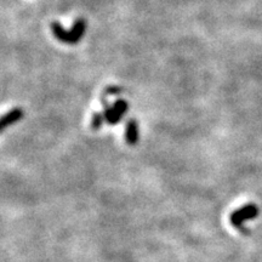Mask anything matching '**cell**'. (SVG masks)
Wrapping results in <instances>:
<instances>
[{"label": "cell", "instance_id": "obj_4", "mask_svg": "<svg viewBox=\"0 0 262 262\" xmlns=\"http://www.w3.org/2000/svg\"><path fill=\"white\" fill-rule=\"evenodd\" d=\"M71 33V44H75L81 39V37L84 35L85 33V22L83 18H78L75 21V24L72 28V31H70Z\"/></svg>", "mask_w": 262, "mask_h": 262}, {"label": "cell", "instance_id": "obj_8", "mask_svg": "<svg viewBox=\"0 0 262 262\" xmlns=\"http://www.w3.org/2000/svg\"><path fill=\"white\" fill-rule=\"evenodd\" d=\"M122 93H123V89L119 86H110L104 90V94L106 95H118Z\"/></svg>", "mask_w": 262, "mask_h": 262}, {"label": "cell", "instance_id": "obj_3", "mask_svg": "<svg viewBox=\"0 0 262 262\" xmlns=\"http://www.w3.org/2000/svg\"><path fill=\"white\" fill-rule=\"evenodd\" d=\"M125 139L129 145H135L137 141H139V124H137L136 120L131 119L126 124Z\"/></svg>", "mask_w": 262, "mask_h": 262}, {"label": "cell", "instance_id": "obj_2", "mask_svg": "<svg viewBox=\"0 0 262 262\" xmlns=\"http://www.w3.org/2000/svg\"><path fill=\"white\" fill-rule=\"evenodd\" d=\"M22 117H24V111H22L21 108H14V110L10 111L9 113H6L5 116L3 117L0 126H2V129L4 130L6 126L11 125V124H14L16 122H18L19 119H22Z\"/></svg>", "mask_w": 262, "mask_h": 262}, {"label": "cell", "instance_id": "obj_7", "mask_svg": "<svg viewBox=\"0 0 262 262\" xmlns=\"http://www.w3.org/2000/svg\"><path fill=\"white\" fill-rule=\"evenodd\" d=\"M103 119H104L103 114H101V113H95L94 114L93 123H91V124H93V127L95 130L100 129L101 125H102V123H103Z\"/></svg>", "mask_w": 262, "mask_h": 262}, {"label": "cell", "instance_id": "obj_1", "mask_svg": "<svg viewBox=\"0 0 262 262\" xmlns=\"http://www.w3.org/2000/svg\"><path fill=\"white\" fill-rule=\"evenodd\" d=\"M258 215V208L255 204H248L243 206V208L238 209V210L233 211L229 217L232 226L235 228L243 229V225L247 220H251L255 219Z\"/></svg>", "mask_w": 262, "mask_h": 262}, {"label": "cell", "instance_id": "obj_5", "mask_svg": "<svg viewBox=\"0 0 262 262\" xmlns=\"http://www.w3.org/2000/svg\"><path fill=\"white\" fill-rule=\"evenodd\" d=\"M51 28H52V32H54L55 37H56L58 40L71 44V33L66 31L60 24H57V22H52Z\"/></svg>", "mask_w": 262, "mask_h": 262}, {"label": "cell", "instance_id": "obj_6", "mask_svg": "<svg viewBox=\"0 0 262 262\" xmlns=\"http://www.w3.org/2000/svg\"><path fill=\"white\" fill-rule=\"evenodd\" d=\"M113 110L114 112L117 113L118 117L122 118L123 114L127 112V102H125L124 100H118L117 102L113 104Z\"/></svg>", "mask_w": 262, "mask_h": 262}]
</instances>
